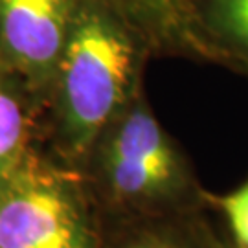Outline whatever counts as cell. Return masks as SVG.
Segmentation results:
<instances>
[{"label":"cell","instance_id":"obj_4","mask_svg":"<svg viewBox=\"0 0 248 248\" xmlns=\"http://www.w3.org/2000/svg\"><path fill=\"white\" fill-rule=\"evenodd\" d=\"M83 0H0V59L31 96L50 94Z\"/></svg>","mask_w":248,"mask_h":248},{"label":"cell","instance_id":"obj_9","mask_svg":"<svg viewBox=\"0 0 248 248\" xmlns=\"http://www.w3.org/2000/svg\"><path fill=\"white\" fill-rule=\"evenodd\" d=\"M127 248H180L177 247L173 241L166 239V237H160V235H145L140 237L134 243H131Z\"/></svg>","mask_w":248,"mask_h":248},{"label":"cell","instance_id":"obj_1","mask_svg":"<svg viewBox=\"0 0 248 248\" xmlns=\"http://www.w3.org/2000/svg\"><path fill=\"white\" fill-rule=\"evenodd\" d=\"M147 35L114 0H83L50 96L64 151L81 158L133 101Z\"/></svg>","mask_w":248,"mask_h":248},{"label":"cell","instance_id":"obj_6","mask_svg":"<svg viewBox=\"0 0 248 248\" xmlns=\"http://www.w3.org/2000/svg\"><path fill=\"white\" fill-rule=\"evenodd\" d=\"M30 98L24 81L0 59V178H6L28 160Z\"/></svg>","mask_w":248,"mask_h":248},{"label":"cell","instance_id":"obj_8","mask_svg":"<svg viewBox=\"0 0 248 248\" xmlns=\"http://www.w3.org/2000/svg\"><path fill=\"white\" fill-rule=\"evenodd\" d=\"M222 212L239 248H248V182L221 199Z\"/></svg>","mask_w":248,"mask_h":248},{"label":"cell","instance_id":"obj_3","mask_svg":"<svg viewBox=\"0 0 248 248\" xmlns=\"http://www.w3.org/2000/svg\"><path fill=\"white\" fill-rule=\"evenodd\" d=\"M103 184L124 204H155L175 195L184 168L168 133L143 101L133 99L101 136Z\"/></svg>","mask_w":248,"mask_h":248},{"label":"cell","instance_id":"obj_10","mask_svg":"<svg viewBox=\"0 0 248 248\" xmlns=\"http://www.w3.org/2000/svg\"><path fill=\"white\" fill-rule=\"evenodd\" d=\"M2 180H4V178H0V186H2Z\"/></svg>","mask_w":248,"mask_h":248},{"label":"cell","instance_id":"obj_5","mask_svg":"<svg viewBox=\"0 0 248 248\" xmlns=\"http://www.w3.org/2000/svg\"><path fill=\"white\" fill-rule=\"evenodd\" d=\"M151 43L213 55L217 46L206 37L189 0H114Z\"/></svg>","mask_w":248,"mask_h":248},{"label":"cell","instance_id":"obj_2","mask_svg":"<svg viewBox=\"0 0 248 248\" xmlns=\"http://www.w3.org/2000/svg\"><path fill=\"white\" fill-rule=\"evenodd\" d=\"M0 248H98L78 180L30 155L0 186Z\"/></svg>","mask_w":248,"mask_h":248},{"label":"cell","instance_id":"obj_7","mask_svg":"<svg viewBox=\"0 0 248 248\" xmlns=\"http://www.w3.org/2000/svg\"><path fill=\"white\" fill-rule=\"evenodd\" d=\"M206 37L248 53V0H189Z\"/></svg>","mask_w":248,"mask_h":248}]
</instances>
